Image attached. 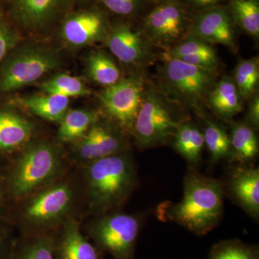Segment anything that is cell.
<instances>
[{"instance_id":"f1b7e54d","label":"cell","mask_w":259,"mask_h":259,"mask_svg":"<svg viewBox=\"0 0 259 259\" xmlns=\"http://www.w3.org/2000/svg\"><path fill=\"white\" fill-rule=\"evenodd\" d=\"M233 16L243 30L252 36L259 34V5L257 0H233Z\"/></svg>"},{"instance_id":"7402d4cb","label":"cell","mask_w":259,"mask_h":259,"mask_svg":"<svg viewBox=\"0 0 259 259\" xmlns=\"http://www.w3.org/2000/svg\"><path fill=\"white\" fill-rule=\"evenodd\" d=\"M97 121L98 117L95 112L77 109L68 110L59 122L58 139L64 143L74 142Z\"/></svg>"},{"instance_id":"5bb4252c","label":"cell","mask_w":259,"mask_h":259,"mask_svg":"<svg viewBox=\"0 0 259 259\" xmlns=\"http://www.w3.org/2000/svg\"><path fill=\"white\" fill-rule=\"evenodd\" d=\"M190 36L208 44H219L234 50L236 38L231 19L223 8H212L199 15L190 28Z\"/></svg>"},{"instance_id":"5b68a950","label":"cell","mask_w":259,"mask_h":259,"mask_svg":"<svg viewBox=\"0 0 259 259\" xmlns=\"http://www.w3.org/2000/svg\"><path fill=\"white\" fill-rule=\"evenodd\" d=\"M61 56L51 48L25 45L15 49L0 71V92L10 93L28 86L54 71Z\"/></svg>"},{"instance_id":"603a6c76","label":"cell","mask_w":259,"mask_h":259,"mask_svg":"<svg viewBox=\"0 0 259 259\" xmlns=\"http://www.w3.org/2000/svg\"><path fill=\"white\" fill-rule=\"evenodd\" d=\"M10 259H58L56 237L49 233L29 235L13 251Z\"/></svg>"},{"instance_id":"8fae6325","label":"cell","mask_w":259,"mask_h":259,"mask_svg":"<svg viewBox=\"0 0 259 259\" xmlns=\"http://www.w3.org/2000/svg\"><path fill=\"white\" fill-rule=\"evenodd\" d=\"M107 22L96 10H85L68 15L61 25L63 40L71 47L81 48L105 38Z\"/></svg>"},{"instance_id":"ac0fdd59","label":"cell","mask_w":259,"mask_h":259,"mask_svg":"<svg viewBox=\"0 0 259 259\" xmlns=\"http://www.w3.org/2000/svg\"><path fill=\"white\" fill-rule=\"evenodd\" d=\"M33 125L16 112L0 110V151H13L28 145Z\"/></svg>"},{"instance_id":"484cf974","label":"cell","mask_w":259,"mask_h":259,"mask_svg":"<svg viewBox=\"0 0 259 259\" xmlns=\"http://www.w3.org/2000/svg\"><path fill=\"white\" fill-rule=\"evenodd\" d=\"M44 93L60 96L77 97L88 96L91 90L82 80L67 74H59L44 81L40 85Z\"/></svg>"},{"instance_id":"d6986e66","label":"cell","mask_w":259,"mask_h":259,"mask_svg":"<svg viewBox=\"0 0 259 259\" xmlns=\"http://www.w3.org/2000/svg\"><path fill=\"white\" fill-rule=\"evenodd\" d=\"M207 96L211 108L223 120H231L243 110V97L231 78L218 81Z\"/></svg>"},{"instance_id":"6da1fadb","label":"cell","mask_w":259,"mask_h":259,"mask_svg":"<svg viewBox=\"0 0 259 259\" xmlns=\"http://www.w3.org/2000/svg\"><path fill=\"white\" fill-rule=\"evenodd\" d=\"M84 179L89 207L100 215L122 205L138 185L135 162L126 151L88 162Z\"/></svg>"},{"instance_id":"8d00e7d4","label":"cell","mask_w":259,"mask_h":259,"mask_svg":"<svg viewBox=\"0 0 259 259\" xmlns=\"http://www.w3.org/2000/svg\"><path fill=\"white\" fill-rule=\"evenodd\" d=\"M191 3L196 6L198 7H209L213 5H215L221 0H190Z\"/></svg>"},{"instance_id":"9c48e42d","label":"cell","mask_w":259,"mask_h":259,"mask_svg":"<svg viewBox=\"0 0 259 259\" xmlns=\"http://www.w3.org/2000/svg\"><path fill=\"white\" fill-rule=\"evenodd\" d=\"M166 59L165 81L177 96L194 104L208 95L214 85V72L180 59Z\"/></svg>"},{"instance_id":"e0dca14e","label":"cell","mask_w":259,"mask_h":259,"mask_svg":"<svg viewBox=\"0 0 259 259\" xmlns=\"http://www.w3.org/2000/svg\"><path fill=\"white\" fill-rule=\"evenodd\" d=\"M228 188L235 200L250 217L259 216V168L239 167L232 172Z\"/></svg>"},{"instance_id":"7c38bea8","label":"cell","mask_w":259,"mask_h":259,"mask_svg":"<svg viewBox=\"0 0 259 259\" xmlns=\"http://www.w3.org/2000/svg\"><path fill=\"white\" fill-rule=\"evenodd\" d=\"M72 0H10L12 13L24 28L38 30L56 21Z\"/></svg>"},{"instance_id":"83f0119b","label":"cell","mask_w":259,"mask_h":259,"mask_svg":"<svg viewBox=\"0 0 259 259\" xmlns=\"http://www.w3.org/2000/svg\"><path fill=\"white\" fill-rule=\"evenodd\" d=\"M207 259H259L258 248L238 239L228 240L214 245Z\"/></svg>"},{"instance_id":"277c9868","label":"cell","mask_w":259,"mask_h":259,"mask_svg":"<svg viewBox=\"0 0 259 259\" xmlns=\"http://www.w3.org/2000/svg\"><path fill=\"white\" fill-rule=\"evenodd\" d=\"M74 191L67 182H53L23 199L20 217L27 235L49 233L63 224L74 205Z\"/></svg>"},{"instance_id":"7a4b0ae2","label":"cell","mask_w":259,"mask_h":259,"mask_svg":"<svg viewBox=\"0 0 259 259\" xmlns=\"http://www.w3.org/2000/svg\"><path fill=\"white\" fill-rule=\"evenodd\" d=\"M224 192L221 180L189 171L183 198L170 208V219L198 236L207 234L221 221Z\"/></svg>"},{"instance_id":"4dcf8cb0","label":"cell","mask_w":259,"mask_h":259,"mask_svg":"<svg viewBox=\"0 0 259 259\" xmlns=\"http://www.w3.org/2000/svg\"><path fill=\"white\" fill-rule=\"evenodd\" d=\"M214 49L208 42L190 36L187 40L181 42L166 53L165 57L171 59H181L185 56L197 55L199 54L213 52Z\"/></svg>"},{"instance_id":"1f68e13d","label":"cell","mask_w":259,"mask_h":259,"mask_svg":"<svg viewBox=\"0 0 259 259\" xmlns=\"http://www.w3.org/2000/svg\"><path fill=\"white\" fill-rule=\"evenodd\" d=\"M18 42L16 32L0 16V62L14 49Z\"/></svg>"},{"instance_id":"e575fe53","label":"cell","mask_w":259,"mask_h":259,"mask_svg":"<svg viewBox=\"0 0 259 259\" xmlns=\"http://www.w3.org/2000/svg\"><path fill=\"white\" fill-rule=\"evenodd\" d=\"M247 120L249 122V126L255 128L259 125V98L255 97L250 102L248 114H247Z\"/></svg>"},{"instance_id":"d6a6232c","label":"cell","mask_w":259,"mask_h":259,"mask_svg":"<svg viewBox=\"0 0 259 259\" xmlns=\"http://www.w3.org/2000/svg\"><path fill=\"white\" fill-rule=\"evenodd\" d=\"M177 59H180L181 61L198 66L202 69L209 70L212 72H215L218 65V56L216 55L215 51L194 56H185Z\"/></svg>"},{"instance_id":"8992f818","label":"cell","mask_w":259,"mask_h":259,"mask_svg":"<svg viewBox=\"0 0 259 259\" xmlns=\"http://www.w3.org/2000/svg\"><path fill=\"white\" fill-rule=\"evenodd\" d=\"M141 226V220L134 214L106 213L90 226L89 236L113 259H134Z\"/></svg>"},{"instance_id":"9a60e30c","label":"cell","mask_w":259,"mask_h":259,"mask_svg":"<svg viewBox=\"0 0 259 259\" xmlns=\"http://www.w3.org/2000/svg\"><path fill=\"white\" fill-rule=\"evenodd\" d=\"M105 38L109 50L123 64L137 65L147 59V41L129 25H115L107 30Z\"/></svg>"},{"instance_id":"ffe728a7","label":"cell","mask_w":259,"mask_h":259,"mask_svg":"<svg viewBox=\"0 0 259 259\" xmlns=\"http://www.w3.org/2000/svg\"><path fill=\"white\" fill-rule=\"evenodd\" d=\"M16 103L40 118L59 122L69 110V98L54 94H35L20 97Z\"/></svg>"},{"instance_id":"4316f807","label":"cell","mask_w":259,"mask_h":259,"mask_svg":"<svg viewBox=\"0 0 259 259\" xmlns=\"http://www.w3.org/2000/svg\"><path fill=\"white\" fill-rule=\"evenodd\" d=\"M203 136L204 145L212 161L231 158V140L223 127L214 122H207Z\"/></svg>"},{"instance_id":"f35d334b","label":"cell","mask_w":259,"mask_h":259,"mask_svg":"<svg viewBox=\"0 0 259 259\" xmlns=\"http://www.w3.org/2000/svg\"><path fill=\"white\" fill-rule=\"evenodd\" d=\"M2 193V182L1 180H0V196H1Z\"/></svg>"},{"instance_id":"d4e9b609","label":"cell","mask_w":259,"mask_h":259,"mask_svg":"<svg viewBox=\"0 0 259 259\" xmlns=\"http://www.w3.org/2000/svg\"><path fill=\"white\" fill-rule=\"evenodd\" d=\"M87 69L92 80L105 88L121 79L118 66L110 56L102 51L94 52L88 56Z\"/></svg>"},{"instance_id":"2e32d148","label":"cell","mask_w":259,"mask_h":259,"mask_svg":"<svg viewBox=\"0 0 259 259\" xmlns=\"http://www.w3.org/2000/svg\"><path fill=\"white\" fill-rule=\"evenodd\" d=\"M58 259H100L101 250L82 233L79 223L65 221L59 236L56 237Z\"/></svg>"},{"instance_id":"74e56055","label":"cell","mask_w":259,"mask_h":259,"mask_svg":"<svg viewBox=\"0 0 259 259\" xmlns=\"http://www.w3.org/2000/svg\"><path fill=\"white\" fill-rule=\"evenodd\" d=\"M151 1L154 2V3H159V2L164 1V0H151Z\"/></svg>"},{"instance_id":"ba28073f","label":"cell","mask_w":259,"mask_h":259,"mask_svg":"<svg viewBox=\"0 0 259 259\" xmlns=\"http://www.w3.org/2000/svg\"><path fill=\"white\" fill-rule=\"evenodd\" d=\"M144 92L141 78L132 76L106 87L98 97L107 115L122 129L132 134Z\"/></svg>"},{"instance_id":"836d02e7","label":"cell","mask_w":259,"mask_h":259,"mask_svg":"<svg viewBox=\"0 0 259 259\" xmlns=\"http://www.w3.org/2000/svg\"><path fill=\"white\" fill-rule=\"evenodd\" d=\"M105 8L119 15H128L137 8L139 0H100Z\"/></svg>"},{"instance_id":"4fadbf2b","label":"cell","mask_w":259,"mask_h":259,"mask_svg":"<svg viewBox=\"0 0 259 259\" xmlns=\"http://www.w3.org/2000/svg\"><path fill=\"white\" fill-rule=\"evenodd\" d=\"M73 143L77 156L88 162L125 151L122 136L108 125L99 123L98 121Z\"/></svg>"},{"instance_id":"30bf717a","label":"cell","mask_w":259,"mask_h":259,"mask_svg":"<svg viewBox=\"0 0 259 259\" xmlns=\"http://www.w3.org/2000/svg\"><path fill=\"white\" fill-rule=\"evenodd\" d=\"M188 14L177 0H167L146 16L144 31L148 40L158 46H168L182 37L187 28Z\"/></svg>"},{"instance_id":"3957f363","label":"cell","mask_w":259,"mask_h":259,"mask_svg":"<svg viewBox=\"0 0 259 259\" xmlns=\"http://www.w3.org/2000/svg\"><path fill=\"white\" fill-rule=\"evenodd\" d=\"M59 148L48 141L27 145L20 155L10 177V190L23 199L51 185L62 168Z\"/></svg>"},{"instance_id":"f546056e","label":"cell","mask_w":259,"mask_h":259,"mask_svg":"<svg viewBox=\"0 0 259 259\" xmlns=\"http://www.w3.org/2000/svg\"><path fill=\"white\" fill-rule=\"evenodd\" d=\"M259 79L258 59H246L237 65L234 81L243 98L254 93Z\"/></svg>"},{"instance_id":"52a82bcc","label":"cell","mask_w":259,"mask_h":259,"mask_svg":"<svg viewBox=\"0 0 259 259\" xmlns=\"http://www.w3.org/2000/svg\"><path fill=\"white\" fill-rule=\"evenodd\" d=\"M181 122L171 107L153 90L144 92L132 134L141 148L154 147L174 138Z\"/></svg>"},{"instance_id":"44dd1931","label":"cell","mask_w":259,"mask_h":259,"mask_svg":"<svg viewBox=\"0 0 259 259\" xmlns=\"http://www.w3.org/2000/svg\"><path fill=\"white\" fill-rule=\"evenodd\" d=\"M204 146L203 134L190 122H182L174 136V147L192 166L198 164Z\"/></svg>"},{"instance_id":"d590c367","label":"cell","mask_w":259,"mask_h":259,"mask_svg":"<svg viewBox=\"0 0 259 259\" xmlns=\"http://www.w3.org/2000/svg\"><path fill=\"white\" fill-rule=\"evenodd\" d=\"M13 251L8 236L0 231V259H10Z\"/></svg>"},{"instance_id":"cb8c5ba5","label":"cell","mask_w":259,"mask_h":259,"mask_svg":"<svg viewBox=\"0 0 259 259\" xmlns=\"http://www.w3.org/2000/svg\"><path fill=\"white\" fill-rule=\"evenodd\" d=\"M231 150L232 159L238 162H248L256 157L258 141L254 128L246 124L238 123L232 127Z\"/></svg>"}]
</instances>
